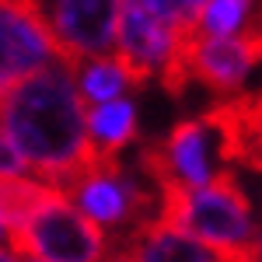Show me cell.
I'll return each mask as SVG.
<instances>
[{
	"instance_id": "17",
	"label": "cell",
	"mask_w": 262,
	"mask_h": 262,
	"mask_svg": "<svg viewBox=\"0 0 262 262\" xmlns=\"http://www.w3.org/2000/svg\"><path fill=\"white\" fill-rule=\"evenodd\" d=\"M4 238H11V221L0 213V242H4Z\"/></svg>"
},
{
	"instance_id": "14",
	"label": "cell",
	"mask_w": 262,
	"mask_h": 262,
	"mask_svg": "<svg viewBox=\"0 0 262 262\" xmlns=\"http://www.w3.org/2000/svg\"><path fill=\"white\" fill-rule=\"evenodd\" d=\"M28 168L21 161V154L11 147V140L0 133V179H25Z\"/></svg>"
},
{
	"instance_id": "9",
	"label": "cell",
	"mask_w": 262,
	"mask_h": 262,
	"mask_svg": "<svg viewBox=\"0 0 262 262\" xmlns=\"http://www.w3.org/2000/svg\"><path fill=\"white\" fill-rule=\"evenodd\" d=\"M84 126H88V140L101 158H119L126 143L137 140V108L133 101H105V105H91L84 112Z\"/></svg>"
},
{
	"instance_id": "7",
	"label": "cell",
	"mask_w": 262,
	"mask_h": 262,
	"mask_svg": "<svg viewBox=\"0 0 262 262\" xmlns=\"http://www.w3.org/2000/svg\"><path fill=\"white\" fill-rule=\"evenodd\" d=\"M175 42H179V25L154 18L137 0H122L119 32H116V60L126 67V74L133 77L137 88H143L150 77H158L164 70V63L175 53Z\"/></svg>"
},
{
	"instance_id": "15",
	"label": "cell",
	"mask_w": 262,
	"mask_h": 262,
	"mask_svg": "<svg viewBox=\"0 0 262 262\" xmlns=\"http://www.w3.org/2000/svg\"><path fill=\"white\" fill-rule=\"evenodd\" d=\"M101 262H137V252L133 245H116V252H108Z\"/></svg>"
},
{
	"instance_id": "10",
	"label": "cell",
	"mask_w": 262,
	"mask_h": 262,
	"mask_svg": "<svg viewBox=\"0 0 262 262\" xmlns=\"http://www.w3.org/2000/svg\"><path fill=\"white\" fill-rule=\"evenodd\" d=\"M133 252H137V262H227L224 252H213L196 238L171 227H158V224L137 238Z\"/></svg>"
},
{
	"instance_id": "6",
	"label": "cell",
	"mask_w": 262,
	"mask_h": 262,
	"mask_svg": "<svg viewBox=\"0 0 262 262\" xmlns=\"http://www.w3.org/2000/svg\"><path fill=\"white\" fill-rule=\"evenodd\" d=\"M60 60L42 18L18 0H0V95Z\"/></svg>"
},
{
	"instance_id": "2",
	"label": "cell",
	"mask_w": 262,
	"mask_h": 262,
	"mask_svg": "<svg viewBox=\"0 0 262 262\" xmlns=\"http://www.w3.org/2000/svg\"><path fill=\"white\" fill-rule=\"evenodd\" d=\"M11 252L39 262H101L108 255V238L91 224L63 192L49 189L14 227Z\"/></svg>"
},
{
	"instance_id": "3",
	"label": "cell",
	"mask_w": 262,
	"mask_h": 262,
	"mask_svg": "<svg viewBox=\"0 0 262 262\" xmlns=\"http://www.w3.org/2000/svg\"><path fill=\"white\" fill-rule=\"evenodd\" d=\"M175 231L196 238L213 252H248L259 245V224L252 217V203L231 168H221L200 189H189Z\"/></svg>"
},
{
	"instance_id": "8",
	"label": "cell",
	"mask_w": 262,
	"mask_h": 262,
	"mask_svg": "<svg viewBox=\"0 0 262 262\" xmlns=\"http://www.w3.org/2000/svg\"><path fill=\"white\" fill-rule=\"evenodd\" d=\"M203 119L217 133L221 164H245L262 171V91L210 101Z\"/></svg>"
},
{
	"instance_id": "13",
	"label": "cell",
	"mask_w": 262,
	"mask_h": 262,
	"mask_svg": "<svg viewBox=\"0 0 262 262\" xmlns=\"http://www.w3.org/2000/svg\"><path fill=\"white\" fill-rule=\"evenodd\" d=\"M143 11H150L154 18L168 21V25H192L196 14L210 0H137Z\"/></svg>"
},
{
	"instance_id": "11",
	"label": "cell",
	"mask_w": 262,
	"mask_h": 262,
	"mask_svg": "<svg viewBox=\"0 0 262 262\" xmlns=\"http://www.w3.org/2000/svg\"><path fill=\"white\" fill-rule=\"evenodd\" d=\"M192 28L206 39H231L242 32H262V0H210Z\"/></svg>"
},
{
	"instance_id": "4",
	"label": "cell",
	"mask_w": 262,
	"mask_h": 262,
	"mask_svg": "<svg viewBox=\"0 0 262 262\" xmlns=\"http://www.w3.org/2000/svg\"><path fill=\"white\" fill-rule=\"evenodd\" d=\"M122 0H46L42 25L60 53V63L77 70L88 60L112 56Z\"/></svg>"
},
{
	"instance_id": "16",
	"label": "cell",
	"mask_w": 262,
	"mask_h": 262,
	"mask_svg": "<svg viewBox=\"0 0 262 262\" xmlns=\"http://www.w3.org/2000/svg\"><path fill=\"white\" fill-rule=\"evenodd\" d=\"M0 262H21V255L11 252V248H0Z\"/></svg>"
},
{
	"instance_id": "18",
	"label": "cell",
	"mask_w": 262,
	"mask_h": 262,
	"mask_svg": "<svg viewBox=\"0 0 262 262\" xmlns=\"http://www.w3.org/2000/svg\"><path fill=\"white\" fill-rule=\"evenodd\" d=\"M21 262H39V259H28V255H21Z\"/></svg>"
},
{
	"instance_id": "12",
	"label": "cell",
	"mask_w": 262,
	"mask_h": 262,
	"mask_svg": "<svg viewBox=\"0 0 262 262\" xmlns=\"http://www.w3.org/2000/svg\"><path fill=\"white\" fill-rule=\"evenodd\" d=\"M74 84H77V95L88 105H105V101H119L129 88L140 91L133 77L126 74L116 56H101V60H88L74 70Z\"/></svg>"
},
{
	"instance_id": "19",
	"label": "cell",
	"mask_w": 262,
	"mask_h": 262,
	"mask_svg": "<svg viewBox=\"0 0 262 262\" xmlns=\"http://www.w3.org/2000/svg\"><path fill=\"white\" fill-rule=\"evenodd\" d=\"M0 98H4V95H0Z\"/></svg>"
},
{
	"instance_id": "1",
	"label": "cell",
	"mask_w": 262,
	"mask_h": 262,
	"mask_svg": "<svg viewBox=\"0 0 262 262\" xmlns=\"http://www.w3.org/2000/svg\"><path fill=\"white\" fill-rule=\"evenodd\" d=\"M84 101L67 63H53L25 77L0 98V133L21 154L25 168L63 192L95 161V147L84 126Z\"/></svg>"
},
{
	"instance_id": "5",
	"label": "cell",
	"mask_w": 262,
	"mask_h": 262,
	"mask_svg": "<svg viewBox=\"0 0 262 262\" xmlns=\"http://www.w3.org/2000/svg\"><path fill=\"white\" fill-rule=\"evenodd\" d=\"M179 53L189 81L206 84L221 98L242 95L245 77L262 63V32H242L231 39H206L192 25H179Z\"/></svg>"
}]
</instances>
